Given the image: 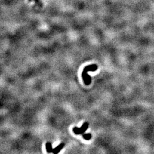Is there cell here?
Listing matches in <instances>:
<instances>
[{"label": "cell", "instance_id": "1", "mask_svg": "<svg viewBox=\"0 0 154 154\" xmlns=\"http://www.w3.org/2000/svg\"><path fill=\"white\" fill-rule=\"evenodd\" d=\"M98 69V66L95 64L86 66L84 68L82 73V77L83 82L86 85L88 86L91 82V77L88 74V72L89 71L95 72Z\"/></svg>", "mask_w": 154, "mask_h": 154}, {"label": "cell", "instance_id": "2", "mask_svg": "<svg viewBox=\"0 0 154 154\" xmlns=\"http://www.w3.org/2000/svg\"><path fill=\"white\" fill-rule=\"evenodd\" d=\"M89 126V123L88 122H85L81 128H78L77 127H75L73 128L72 131L74 134H75L76 135H79V134H83L84 132L86 131V130L88 129Z\"/></svg>", "mask_w": 154, "mask_h": 154}, {"label": "cell", "instance_id": "3", "mask_svg": "<svg viewBox=\"0 0 154 154\" xmlns=\"http://www.w3.org/2000/svg\"><path fill=\"white\" fill-rule=\"evenodd\" d=\"M65 146V144L64 143H61L57 147H56L55 149H53V151H52V153L54 154H57L58 153H59L61 150Z\"/></svg>", "mask_w": 154, "mask_h": 154}, {"label": "cell", "instance_id": "4", "mask_svg": "<svg viewBox=\"0 0 154 154\" xmlns=\"http://www.w3.org/2000/svg\"><path fill=\"white\" fill-rule=\"evenodd\" d=\"M46 151L48 153H51L53 151V147H52V145L51 143L50 142H47L46 143Z\"/></svg>", "mask_w": 154, "mask_h": 154}, {"label": "cell", "instance_id": "5", "mask_svg": "<svg viewBox=\"0 0 154 154\" xmlns=\"http://www.w3.org/2000/svg\"><path fill=\"white\" fill-rule=\"evenodd\" d=\"M82 137L83 139H85V140H89L90 139H91L92 135H91V134H83Z\"/></svg>", "mask_w": 154, "mask_h": 154}]
</instances>
